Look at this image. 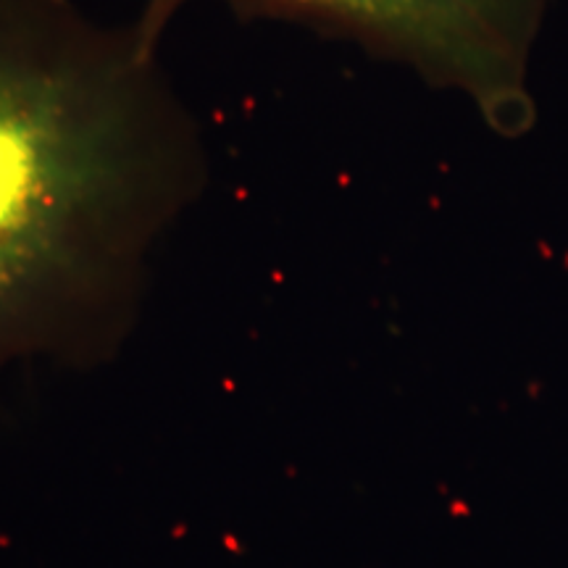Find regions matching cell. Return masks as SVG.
Wrapping results in <instances>:
<instances>
[{"label":"cell","mask_w":568,"mask_h":568,"mask_svg":"<svg viewBox=\"0 0 568 568\" xmlns=\"http://www.w3.org/2000/svg\"><path fill=\"white\" fill-rule=\"evenodd\" d=\"M209 169L201 122L138 21L0 0V353L116 329Z\"/></svg>","instance_id":"1"},{"label":"cell","mask_w":568,"mask_h":568,"mask_svg":"<svg viewBox=\"0 0 568 568\" xmlns=\"http://www.w3.org/2000/svg\"><path fill=\"white\" fill-rule=\"evenodd\" d=\"M190 0H145L138 27L161 48ZM243 19H280L358 42L406 63L424 82L458 90L495 132H527L535 105L527 61L548 0H224Z\"/></svg>","instance_id":"2"}]
</instances>
